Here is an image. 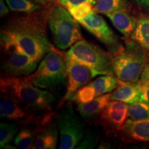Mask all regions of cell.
<instances>
[{
    "instance_id": "6da1fadb",
    "label": "cell",
    "mask_w": 149,
    "mask_h": 149,
    "mask_svg": "<svg viewBox=\"0 0 149 149\" xmlns=\"http://www.w3.org/2000/svg\"><path fill=\"white\" fill-rule=\"evenodd\" d=\"M47 14L28 13L11 17L1 29V43L13 42L38 63L53 48L46 32Z\"/></svg>"
},
{
    "instance_id": "7a4b0ae2",
    "label": "cell",
    "mask_w": 149,
    "mask_h": 149,
    "mask_svg": "<svg viewBox=\"0 0 149 149\" xmlns=\"http://www.w3.org/2000/svg\"><path fill=\"white\" fill-rule=\"evenodd\" d=\"M0 91L15 98L38 120L51 111L56 101L51 91L36 86L26 76L1 77Z\"/></svg>"
},
{
    "instance_id": "3957f363",
    "label": "cell",
    "mask_w": 149,
    "mask_h": 149,
    "mask_svg": "<svg viewBox=\"0 0 149 149\" xmlns=\"http://www.w3.org/2000/svg\"><path fill=\"white\" fill-rule=\"evenodd\" d=\"M147 64L144 48L135 40H126L113 55V73L121 81L137 83Z\"/></svg>"
},
{
    "instance_id": "277c9868",
    "label": "cell",
    "mask_w": 149,
    "mask_h": 149,
    "mask_svg": "<svg viewBox=\"0 0 149 149\" xmlns=\"http://www.w3.org/2000/svg\"><path fill=\"white\" fill-rule=\"evenodd\" d=\"M66 56L53 47L44 56L37 69L26 76L27 79L45 90L55 91L60 88L68 81Z\"/></svg>"
},
{
    "instance_id": "5b68a950",
    "label": "cell",
    "mask_w": 149,
    "mask_h": 149,
    "mask_svg": "<svg viewBox=\"0 0 149 149\" xmlns=\"http://www.w3.org/2000/svg\"><path fill=\"white\" fill-rule=\"evenodd\" d=\"M47 22L57 48L65 50L82 40L77 20L60 4L54 3L48 10Z\"/></svg>"
},
{
    "instance_id": "8992f818",
    "label": "cell",
    "mask_w": 149,
    "mask_h": 149,
    "mask_svg": "<svg viewBox=\"0 0 149 149\" xmlns=\"http://www.w3.org/2000/svg\"><path fill=\"white\" fill-rule=\"evenodd\" d=\"M67 55L85 64L98 74H113V55L88 41L81 40L70 47Z\"/></svg>"
},
{
    "instance_id": "52a82bcc",
    "label": "cell",
    "mask_w": 149,
    "mask_h": 149,
    "mask_svg": "<svg viewBox=\"0 0 149 149\" xmlns=\"http://www.w3.org/2000/svg\"><path fill=\"white\" fill-rule=\"evenodd\" d=\"M1 46L3 52L1 67L3 77L28 76L35 71L38 62L17 44L3 42Z\"/></svg>"
},
{
    "instance_id": "ba28073f",
    "label": "cell",
    "mask_w": 149,
    "mask_h": 149,
    "mask_svg": "<svg viewBox=\"0 0 149 149\" xmlns=\"http://www.w3.org/2000/svg\"><path fill=\"white\" fill-rule=\"evenodd\" d=\"M60 149L76 148L84 137L82 124L70 104L63 106L57 116Z\"/></svg>"
},
{
    "instance_id": "9c48e42d",
    "label": "cell",
    "mask_w": 149,
    "mask_h": 149,
    "mask_svg": "<svg viewBox=\"0 0 149 149\" xmlns=\"http://www.w3.org/2000/svg\"><path fill=\"white\" fill-rule=\"evenodd\" d=\"M66 59L68 75L66 91L58 104V107H63L67 101L72 100L77 91L84 86L88 84L91 79L95 77L92 70L85 64L67 55Z\"/></svg>"
},
{
    "instance_id": "30bf717a",
    "label": "cell",
    "mask_w": 149,
    "mask_h": 149,
    "mask_svg": "<svg viewBox=\"0 0 149 149\" xmlns=\"http://www.w3.org/2000/svg\"><path fill=\"white\" fill-rule=\"evenodd\" d=\"M78 22L103 43L108 48L110 53L113 55L120 49L122 44L118 37L112 31L104 18L93 10L88 16Z\"/></svg>"
},
{
    "instance_id": "8fae6325",
    "label": "cell",
    "mask_w": 149,
    "mask_h": 149,
    "mask_svg": "<svg viewBox=\"0 0 149 149\" xmlns=\"http://www.w3.org/2000/svg\"><path fill=\"white\" fill-rule=\"evenodd\" d=\"M128 105L124 102L111 100L100 115L97 122L107 136L122 130L128 117Z\"/></svg>"
},
{
    "instance_id": "7c38bea8",
    "label": "cell",
    "mask_w": 149,
    "mask_h": 149,
    "mask_svg": "<svg viewBox=\"0 0 149 149\" xmlns=\"http://www.w3.org/2000/svg\"><path fill=\"white\" fill-rule=\"evenodd\" d=\"M0 116L19 124H27L38 119L25 109L15 98L4 92L0 96Z\"/></svg>"
},
{
    "instance_id": "4fadbf2b",
    "label": "cell",
    "mask_w": 149,
    "mask_h": 149,
    "mask_svg": "<svg viewBox=\"0 0 149 149\" xmlns=\"http://www.w3.org/2000/svg\"><path fill=\"white\" fill-rule=\"evenodd\" d=\"M36 130V139L33 148L55 149L58 141V126L53 120V115L48 113L39 120Z\"/></svg>"
},
{
    "instance_id": "5bb4252c",
    "label": "cell",
    "mask_w": 149,
    "mask_h": 149,
    "mask_svg": "<svg viewBox=\"0 0 149 149\" xmlns=\"http://www.w3.org/2000/svg\"><path fill=\"white\" fill-rule=\"evenodd\" d=\"M124 139L137 141H149V119L126 120L121 130Z\"/></svg>"
},
{
    "instance_id": "9a60e30c",
    "label": "cell",
    "mask_w": 149,
    "mask_h": 149,
    "mask_svg": "<svg viewBox=\"0 0 149 149\" xmlns=\"http://www.w3.org/2000/svg\"><path fill=\"white\" fill-rule=\"evenodd\" d=\"M117 31L126 37L131 36L137 21L126 10H118L106 15Z\"/></svg>"
},
{
    "instance_id": "2e32d148",
    "label": "cell",
    "mask_w": 149,
    "mask_h": 149,
    "mask_svg": "<svg viewBox=\"0 0 149 149\" xmlns=\"http://www.w3.org/2000/svg\"><path fill=\"white\" fill-rule=\"evenodd\" d=\"M111 93L97 97L92 101L87 103L78 104L77 110L79 115L86 120L99 117L102 111L109 104L111 99Z\"/></svg>"
},
{
    "instance_id": "e0dca14e",
    "label": "cell",
    "mask_w": 149,
    "mask_h": 149,
    "mask_svg": "<svg viewBox=\"0 0 149 149\" xmlns=\"http://www.w3.org/2000/svg\"><path fill=\"white\" fill-rule=\"evenodd\" d=\"M111 99L129 104L141 101L137 83L124 82L119 80V86L111 93Z\"/></svg>"
},
{
    "instance_id": "ac0fdd59",
    "label": "cell",
    "mask_w": 149,
    "mask_h": 149,
    "mask_svg": "<svg viewBox=\"0 0 149 149\" xmlns=\"http://www.w3.org/2000/svg\"><path fill=\"white\" fill-rule=\"evenodd\" d=\"M94 88L96 96L111 92L119 86V79L113 74H104L89 83Z\"/></svg>"
},
{
    "instance_id": "d6986e66",
    "label": "cell",
    "mask_w": 149,
    "mask_h": 149,
    "mask_svg": "<svg viewBox=\"0 0 149 149\" xmlns=\"http://www.w3.org/2000/svg\"><path fill=\"white\" fill-rule=\"evenodd\" d=\"M130 38L135 40L149 52V19L140 17L137 21L135 29Z\"/></svg>"
},
{
    "instance_id": "ffe728a7",
    "label": "cell",
    "mask_w": 149,
    "mask_h": 149,
    "mask_svg": "<svg viewBox=\"0 0 149 149\" xmlns=\"http://www.w3.org/2000/svg\"><path fill=\"white\" fill-rule=\"evenodd\" d=\"M126 0H96L93 10L97 13L107 15L118 10H127Z\"/></svg>"
},
{
    "instance_id": "44dd1931",
    "label": "cell",
    "mask_w": 149,
    "mask_h": 149,
    "mask_svg": "<svg viewBox=\"0 0 149 149\" xmlns=\"http://www.w3.org/2000/svg\"><path fill=\"white\" fill-rule=\"evenodd\" d=\"M36 130L34 131L27 128H22L15 137V144L19 148H33L36 139Z\"/></svg>"
},
{
    "instance_id": "7402d4cb",
    "label": "cell",
    "mask_w": 149,
    "mask_h": 149,
    "mask_svg": "<svg viewBox=\"0 0 149 149\" xmlns=\"http://www.w3.org/2000/svg\"><path fill=\"white\" fill-rule=\"evenodd\" d=\"M128 117L133 120L149 119V104L142 101L130 104L128 109Z\"/></svg>"
},
{
    "instance_id": "603a6c76",
    "label": "cell",
    "mask_w": 149,
    "mask_h": 149,
    "mask_svg": "<svg viewBox=\"0 0 149 149\" xmlns=\"http://www.w3.org/2000/svg\"><path fill=\"white\" fill-rule=\"evenodd\" d=\"M9 9L15 12L32 13L40 8V5L31 0H5Z\"/></svg>"
},
{
    "instance_id": "cb8c5ba5",
    "label": "cell",
    "mask_w": 149,
    "mask_h": 149,
    "mask_svg": "<svg viewBox=\"0 0 149 149\" xmlns=\"http://www.w3.org/2000/svg\"><path fill=\"white\" fill-rule=\"evenodd\" d=\"M18 126L11 123L1 122L0 124V148H3L17 135Z\"/></svg>"
},
{
    "instance_id": "d4e9b609",
    "label": "cell",
    "mask_w": 149,
    "mask_h": 149,
    "mask_svg": "<svg viewBox=\"0 0 149 149\" xmlns=\"http://www.w3.org/2000/svg\"><path fill=\"white\" fill-rule=\"evenodd\" d=\"M96 97L94 88L91 86L90 84H88L77 91L72 100L75 101L77 104H83L92 101Z\"/></svg>"
},
{
    "instance_id": "484cf974",
    "label": "cell",
    "mask_w": 149,
    "mask_h": 149,
    "mask_svg": "<svg viewBox=\"0 0 149 149\" xmlns=\"http://www.w3.org/2000/svg\"><path fill=\"white\" fill-rule=\"evenodd\" d=\"M93 10V4L88 2L80 3L68 9V12L77 22L83 19L92 12Z\"/></svg>"
},
{
    "instance_id": "4316f807",
    "label": "cell",
    "mask_w": 149,
    "mask_h": 149,
    "mask_svg": "<svg viewBox=\"0 0 149 149\" xmlns=\"http://www.w3.org/2000/svg\"><path fill=\"white\" fill-rule=\"evenodd\" d=\"M137 84L140 94V100L149 104V80L140 78Z\"/></svg>"
},
{
    "instance_id": "83f0119b",
    "label": "cell",
    "mask_w": 149,
    "mask_h": 149,
    "mask_svg": "<svg viewBox=\"0 0 149 149\" xmlns=\"http://www.w3.org/2000/svg\"><path fill=\"white\" fill-rule=\"evenodd\" d=\"M84 137V138H83L84 139L81 140L76 148H93L97 144L98 141L96 135L91 132L87 133Z\"/></svg>"
},
{
    "instance_id": "f1b7e54d",
    "label": "cell",
    "mask_w": 149,
    "mask_h": 149,
    "mask_svg": "<svg viewBox=\"0 0 149 149\" xmlns=\"http://www.w3.org/2000/svg\"><path fill=\"white\" fill-rule=\"evenodd\" d=\"M57 1H58L59 4L61 5L68 10L74 6L80 4V3L88 2L92 3L93 5H95L96 2V0H57Z\"/></svg>"
},
{
    "instance_id": "f546056e",
    "label": "cell",
    "mask_w": 149,
    "mask_h": 149,
    "mask_svg": "<svg viewBox=\"0 0 149 149\" xmlns=\"http://www.w3.org/2000/svg\"><path fill=\"white\" fill-rule=\"evenodd\" d=\"M9 9L6 6L3 0H0V16L3 17L8 15Z\"/></svg>"
},
{
    "instance_id": "4dcf8cb0",
    "label": "cell",
    "mask_w": 149,
    "mask_h": 149,
    "mask_svg": "<svg viewBox=\"0 0 149 149\" xmlns=\"http://www.w3.org/2000/svg\"><path fill=\"white\" fill-rule=\"evenodd\" d=\"M135 1L141 8L146 9L149 8V0H135Z\"/></svg>"
},
{
    "instance_id": "1f68e13d",
    "label": "cell",
    "mask_w": 149,
    "mask_h": 149,
    "mask_svg": "<svg viewBox=\"0 0 149 149\" xmlns=\"http://www.w3.org/2000/svg\"><path fill=\"white\" fill-rule=\"evenodd\" d=\"M140 78H141V79L149 80V63H148L146 66L145 67L144 71H143L142 74H141Z\"/></svg>"
},
{
    "instance_id": "d6a6232c",
    "label": "cell",
    "mask_w": 149,
    "mask_h": 149,
    "mask_svg": "<svg viewBox=\"0 0 149 149\" xmlns=\"http://www.w3.org/2000/svg\"><path fill=\"white\" fill-rule=\"evenodd\" d=\"M31 1H33V2L36 3H38L40 5L47 6L53 2V0H31Z\"/></svg>"
}]
</instances>
